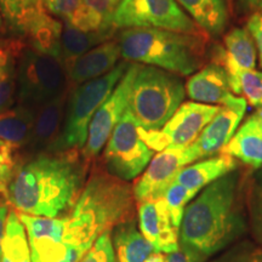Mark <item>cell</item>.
<instances>
[{
	"label": "cell",
	"mask_w": 262,
	"mask_h": 262,
	"mask_svg": "<svg viewBox=\"0 0 262 262\" xmlns=\"http://www.w3.org/2000/svg\"><path fill=\"white\" fill-rule=\"evenodd\" d=\"M86 163L75 150L37 153L17 165L6 196L19 214L68 215L85 186Z\"/></svg>",
	"instance_id": "1"
},
{
	"label": "cell",
	"mask_w": 262,
	"mask_h": 262,
	"mask_svg": "<svg viewBox=\"0 0 262 262\" xmlns=\"http://www.w3.org/2000/svg\"><path fill=\"white\" fill-rule=\"evenodd\" d=\"M241 175L235 170L202 189L186 206L180 244L206 260L242 241L248 222L238 204Z\"/></svg>",
	"instance_id": "2"
},
{
	"label": "cell",
	"mask_w": 262,
	"mask_h": 262,
	"mask_svg": "<svg viewBox=\"0 0 262 262\" xmlns=\"http://www.w3.org/2000/svg\"><path fill=\"white\" fill-rule=\"evenodd\" d=\"M135 202L129 183L95 169L73 209L64 216L63 243L86 254L103 233L133 219Z\"/></svg>",
	"instance_id": "3"
},
{
	"label": "cell",
	"mask_w": 262,
	"mask_h": 262,
	"mask_svg": "<svg viewBox=\"0 0 262 262\" xmlns=\"http://www.w3.org/2000/svg\"><path fill=\"white\" fill-rule=\"evenodd\" d=\"M118 44L125 61L180 75L194 73L202 66L204 55L202 35L157 28L123 29Z\"/></svg>",
	"instance_id": "4"
},
{
	"label": "cell",
	"mask_w": 262,
	"mask_h": 262,
	"mask_svg": "<svg viewBox=\"0 0 262 262\" xmlns=\"http://www.w3.org/2000/svg\"><path fill=\"white\" fill-rule=\"evenodd\" d=\"M185 96L186 86L178 75L139 64L131 85L127 111L139 127L159 130L179 110Z\"/></svg>",
	"instance_id": "5"
},
{
	"label": "cell",
	"mask_w": 262,
	"mask_h": 262,
	"mask_svg": "<svg viewBox=\"0 0 262 262\" xmlns=\"http://www.w3.org/2000/svg\"><path fill=\"white\" fill-rule=\"evenodd\" d=\"M129 67L127 61H123L103 77L79 84L70 90L60 135L49 152L84 148L91 119L113 93Z\"/></svg>",
	"instance_id": "6"
},
{
	"label": "cell",
	"mask_w": 262,
	"mask_h": 262,
	"mask_svg": "<svg viewBox=\"0 0 262 262\" xmlns=\"http://www.w3.org/2000/svg\"><path fill=\"white\" fill-rule=\"evenodd\" d=\"M16 102L38 110L68 90V78L60 58L24 49L17 58Z\"/></svg>",
	"instance_id": "7"
},
{
	"label": "cell",
	"mask_w": 262,
	"mask_h": 262,
	"mask_svg": "<svg viewBox=\"0 0 262 262\" xmlns=\"http://www.w3.org/2000/svg\"><path fill=\"white\" fill-rule=\"evenodd\" d=\"M114 28H157L203 35L176 0H122L113 15Z\"/></svg>",
	"instance_id": "8"
},
{
	"label": "cell",
	"mask_w": 262,
	"mask_h": 262,
	"mask_svg": "<svg viewBox=\"0 0 262 262\" xmlns=\"http://www.w3.org/2000/svg\"><path fill=\"white\" fill-rule=\"evenodd\" d=\"M153 157L155 152L140 137L139 125L126 108L106 143V171L122 181H131L142 175Z\"/></svg>",
	"instance_id": "9"
},
{
	"label": "cell",
	"mask_w": 262,
	"mask_h": 262,
	"mask_svg": "<svg viewBox=\"0 0 262 262\" xmlns=\"http://www.w3.org/2000/svg\"><path fill=\"white\" fill-rule=\"evenodd\" d=\"M221 107L193 101L185 102L162 129L145 130L139 127V135L153 152H162L166 148H186L195 142Z\"/></svg>",
	"instance_id": "10"
},
{
	"label": "cell",
	"mask_w": 262,
	"mask_h": 262,
	"mask_svg": "<svg viewBox=\"0 0 262 262\" xmlns=\"http://www.w3.org/2000/svg\"><path fill=\"white\" fill-rule=\"evenodd\" d=\"M139 63L130 66L119 83L110 95V97L102 103V106L95 113L88 130V139L84 148L81 149V157L85 163L96 158L110 139L111 134L120 122L127 106L129 97Z\"/></svg>",
	"instance_id": "11"
},
{
	"label": "cell",
	"mask_w": 262,
	"mask_h": 262,
	"mask_svg": "<svg viewBox=\"0 0 262 262\" xmlns=\"http://www.w3.org/2000/svg\"><path fill=\"white\" fill-rule=\"evenodd\" d=\"M198 160L192 146L186 148H166L158 152L134 185L135 201L142 203L163 198L166 189L175 182L179 172Z\"/></svg>",
	"instance_id": "12"
},
{
	"label": "cell",
	"mask_w": 262,
	"mask_h": 262,
	"mask_svg": "<svg viewBox=\"0 0 262 262\" xmlns=\"http://www.w3.org/2000/svg\"><path fill=\"white\" fill-rule=\"evenodd\" d=\"M247 111V101L238 97L233 103L221 107L219 113L212 118L192 143L198 159H205L220 155L221 150L231 141Z\"/></svg>",
	"instance_id": "13"
},
{
	"label": "cell",
	"mask_w": 262,
	"mask_h": 262,
	"mask_svg": "<svg viewBox=\"0 0 262 262\" xmlns=\"http://www.w3.org/2000/svg\"><path fill=\"white\" fill-rule=\"evenodd\" d=\"M139 228L155 251L170 254L179 249V231L172 225L163 198L139 203Z\"/></svg>",
	"instance_id": "14"
},
{
	"label": "cell",
	"mask_w": 262,
	"mask_h": 262,
	"mask_svg": "<svg viewBox=\"0 0 262 262\" xmlns=\"http://www.w3.org/2000/svg\"><path fill=\"white\" fill-rule=\"evenodd\" d=\"M225 49L220 50L219 64L224 67L228 77L231 91L241 95L239 77L244 71L255 70L257 51L247 29L234 28L225 35Z\"/></svg>",
	"instance_id": "15"
},
{
	"label": "cell",
	"mask_w": 262,
	"mask_h": 262,
	"mask_svg": "<svg viewBox=\"0 0 262 262\" xmlns=\"http://www.w3.org/2000/svg\"><path fill=\"white\" fill-rule=\"evenodd\" d=\"M185 86L193 102L224 107L238 98L231 91L227 73L217 62L206 64L193 74Z\"/></svg>",
	"instance_id": "16"
},
{
	"label": "cell",
	"mask_w": 262,
	"mask_h": 262,
	"mask_svg": "<svg viewBox=\"0 0 262 262\" xmlns=\"http://www.w3.org/2000/svg\"><path fill=\"white\" fill-rule=\"evenodd\" d=\"M120 56L122 54L118 41L108 40L79 57L63 62V66L68 80L72 84L79 85L110 73L117 66Z\"/></svg>",
	"instance_id": "17"
},
{
	"label": "cell",
	"mask_w": 262,
	"mask_h": 262,
	"mask_svg": "<svg viewBox=\"0 0 262 262\" xmlns=\"http://www.w3.org/2000/svg\"><path fill=\"white\" fill-rule=\"evenodd\" d=\"M68 93L70 89L37 110L28 146L33 152H35V155L49 152L60 135L64 119Z\"/></svg>",
	"instance_id": "18"
},
{
	"label": "cell",
	"mask_w": 262,
	"mask_h": 262,
	"mask_svg": "<svg viewBox=\"0 0 262 262\" xmlns=\"http://www.w3.org/2000/svg\"><path fill=\"white\" fill-rule=\"evenodd\" d=\"M238 169V162L233 157L217 155L185 166L179 172L175 182L182 185L196 195L212 182Z\"/></svg>",
	"instance_id": "19"
},
{
	"label": "cell",
	"mask_w": 262,
	"mask_h": 262,
	"mask_svg": "<svg viewBox=\"0 0 262 262\" xmlns=\"http://www.w3.org/2000/svg\"><path fill=\"white\" fill-rule=\"evenodd\" d=\"M62 29L63 22L42 9L28 19L22 35L27 38L33 50L61 60Z\"/></svg>",
	"instance_id": "20"
},
{
	"label": "cell",
	"mask_w": 262,
	"mask_h": 262,
	"mask_svg": "<svg viewBox=\"0 0 262 262\" xmlns=\"http://www.w3.org/2000/svg\"><path fill=\"white\" fill-rule=\"evenodd\" d=\"M221 153L233 157L255 170L262 168V131L256 114L249 117L238 127Z\"/></svg>",
	"instance_id": "21"
},
{
	"label": "cell",
	"mask_w": 262,
	"mask_h": 262,
	"mask_svg": "<svg viewBox=\"0 0 262 262\" xmlns=\"http://www.w3.org/2000/svg\"><path fill=\"white\" fill-rule=\"evenodd\" d=\"M37 110L16 102L0 113V142L16 150L29 146Z\"/></svg>",
	"instance_id": "22"
},
{
	"label": "cell",
	"mask_w": 262,
	"mask_h": 262,
	"mask_svg": "<svg viewBox=\"0 0 262 262\" xmlns=\"http://www.w3.org/2000/svg\"><path fill=\"white\" fill-rule=\"evenodd\" d=\"M117 262H145L155 249L143 237L134 219L117 225L111 232Z\"/></svg>",
	"instance_id": "23"
},
{
	"label": "cell",
	"mask_w": 262,
	"mask_h": 262,
	"mask_svg": "<svg viewBox=\"0 0 262 262\" xmlns=\"http://www.w3.org/2000/svg\"><path fill=\"white\" fill-rule=\"evenodd\" d=\"M194 24L212 37L225 32L228 24V8L226 0H176Z\"/></svg>",
	"instance_id": "24"
},
{
	"label": "cell",
	"mask_w": 262,
	"mask_h": 262,
	"mask_svg": "<svg viewBox=\"0 0 262 262\" xmlns=\"http://www.w3.org/2000/svg\"><path fill=\"white\" fill-rule=\"evenodd\" d=\"M116 9L114 0H81L77 12L68 22L81 31L114 34L113 15Z\"/></svg>",
	"instance_id": "25"
},
{
	"label": "cell",
	"mask_w": 262,
	"mask_h": 262,
	"mask_svg": "<svg viewBox=\"0 0 262 262\" xmlns=\"http://www.w3.org/2000/svg\"><path fill=\"white\" fill-rule=\"evenodd\" d=\"M112 33L86 32L72 26L70 22H63L61 38V61L67 62L86 54L102 42L111 40Z\"/></svg>",
	"instance_id": "26"
},
{
	"label": "cell",
	"mask_w": 262,
	"mask_h": 262,
	"mask_svg": "<svg viewBox=\"0 0 262 262\" xmlns=\"http://www.w3.org/2000/svg\"><path fill=\"white\" fill-rule=\"evenodd\" d=\"M2 262H32L27 232L19 216L10 210L2 243Z\"/></svg>",
	"instance_id": "27"
},
{
	"label": "cell",
	"mask_w": 262,
	"mask_h": 262,
	"mask_svg": "<svg viewBox=\"0 0 262 262\" xmlns=\"http://www.w3.org/2000/svg\"><path fill=\"white\" fill-rule=\"evenodd\" d=\"M18 55L12 45H0V113L16 103Z\"/></svg>",
	"instance_id": "28"
},
{
	"label": "cell",
	"mask_w": 262,
	"mask_h": 262,
	"mask_svg": "<svg viewBox=\"0 0 262 262\" xmlns=\"http://www.w3.org/2000/svg\"><path fill=\"white\" fill-rule=\"evenodd\" d=\"M42 9L40 0H0L2 17L18 34H22L28 19Z\"/></svg>",
	"instance_id": "29"
},
{
	"label": "cell",
	"mask_w": 262,
	"mask_h": 262,
	"mask_svg": "<svg viewBox=\"0 0 262 262\" xmlns=\"http://www.w3.org/2000/svg\"><path fill=\"white\" fill-rule=\"evenodd\" d=\"M206 262H262V248L255 242L239 241Z\"/></svg>",
	"instance_id": "30"
},
{
	"label": "cell",
	"mask_w": 262,
	"mask_h": 262,
	"mask_svg": "<svg viewBox=\"0 0 262 262\" xmlns=\"http://www.w3.org/2000/svg\"><path fill=\"white\" fill-rule=\"evenodd\" d=\"M194 196V193L188 191L187 188L183 187L182 185H180L178 182L171 183L170 187L166 189L163 199L169 210L172 225L178 229H180V226H181L183 212H185L186 206L188 205V203L191 202Z\"/></svg>",
	"instance_id": "31"
},
{
	"label": "cell",
	"mask_w": 262,
	"mask_h": 262,
	"mask_svg": "<svg viewBox=\"0 0 262 262\" xmlns=\"http://www.w3.org/2000/svg\"><path fill=\"white\" fill-rule=\"evenodd\" d=\"M248 226L255 243L262 248V189L256 183H251L247 195Z\"/></svg>",
	"instance_id": "32"
},
{
	"label": "cell",
	"mask_w": 262,
	"mask_h": 262,
	"mask_svg": "<svg viewBox=\"0 0 262 262\" xmlns=\"http://www.w3.org/2000/svg\"><path fill=\"white\" fill-rule=\"evenodd\" d=\"M241 95L251 107H262V71H244L239 77Z\"/></svg>",
	"instance_id": "33"
},
{
	"label": "cell",
	"mask_w": 262,
	"mask_h": 262,
	"mask_svg": "<svg viewBox=\"0 0 262 262\" xmlns=\"http://www.w3.org/2000/svg\"><path fill=\"white\" fill-rule=\"evenodd\" d=\"M111 232L101 235L79 262H117Z\"/></svg>",
	"instance_id": "34"
},
{
	"label": "cell",
	"mask_w": 262,
	"mask_h": 262,
	"mask_svg": "<svg viewBox=\"0 0 262 262\" xmlns=\"http://www.w3.org/2000/svg\"><path fill=\"white\" fill-rule=\"evenodd\" d=\"M15 150L0 142V193L6 194L9 183L18 164L16 163Z\"/></svg>",
	"instance_id": "35"
},
{
	"label": "cell",
	"mask_w": 262,
	"mask_h": 262,
	"mask_svg": "<svg viewBox=\"0 0 262 262\" xmlns=\"http://www.w3.org/2000/svg\"><path fill=\"white\" fill-rule=\"evenodd\" d=\"M42 8L49 14L63 22L71 21L81 4V0H40Z\"/></svg>",
	"instance_id": "36"
},
{
	"label": "cell",
	"mask_w": 262,
	"mask_h": 262,
	"mask_svg": "<svg viewBox=\"0 0 262 262\" xmlns=\"http://www.w3.org/2000/svg\"><path fill=\"white\" fill-rule=\"evenodd\" d=\"M247 31L253 38L258 55V61L262 67V12H255L250 16L247 22Z\"/></svg>",
	"instance_id": "37"
},
{
	"label": "cell",
	"mask_w": 262,
	"mask_h": 262,
	"mask_svg": "<svg viewBox=\"0 0 262 262\" xmlns=\"http://www.w3.org/2000/svg\"><path fill=\"white\" fill-rule=\"evenodd\" d=\"M208 260L193 249L180 244L179 249L166 254V262H206Z\"/></svg>",
	"instance_id": "38"
},
{
	"label": "cell",
	"mask_w": 262,
	"mask_h": 262,
	"mask_svg": "<svg viewBox=\"0 0 262 262\" xmlns=\"http://www.w3.org/2000/svg\"><path fill=\"white\" fill-rule=\"evenodd\" d=\"M9 212H10V209L8 204L2 203V204H0V262H2V243H3V239H4L5 226H6V220H8Z\"/></svg>",
	"instance_id": "39"
},
{
	"label": "cell",
	"mask_w": 262,
	"mask_h": 262,
	"mask_svg": "<svg viewBox=\"0 0 262 262\" xmlns=\"http://www.w3.org/2000/svg\"><path fill=\"white\" fill-rule=\"evenodd\" d=\"M241 4L247 10L262 12V0H241Z\"/></svg>",
	"instance_id": "40"
},
{
	"label": "cell",
	"mask_w": 262,
	"mask_h": 262,
	"mask_svg": "<svg viewBox=\"0 0 262 262\" xmlns=\"http://www.w3.org/2000/svg\"><path fill=\"white\" fill-rule=\"evenodd\" d=\"M145 262H166V254L155 251L146 258Z\"/></svg>",
	"instance_id": "41"
},
{
	"label": "cell",
	"mask_w": 262,
	"mask_h": 262,
	"mask_svg": "<svg viewBox=\"0 0 262 262\" xmlns=\"http://www.w3.org/2000/svg\"><path fill=\"white\" fill-rule=\"evenodd\" d=\"M254 182L262 189V168L257 169L256 171L254 172Z\"/></svg>",
	"instance_id": "42"
},
{
	"label": "cell",
	"mask_w": 262,
	"mask_h": 262,
	"mask_svg": "<svg viewBox=\"0 0 262 262\" xmlns=\"http://www.w3.org/2000/svg\"><path fill=\"white\" fill-rule=\"evenodd\" d=\"M255 114H256V117H257V119H258V124H260V127H261V131H262V107L258 108L257 112L255 113Z\"/></svg>",
	"instance_id": "43"
},
{
	"label": "cell",
	"mask_w": 262,
	"mask_h": 262,
	"mask_svg": "<svg viewBox=\"0 0 262 262\" xmlns=\"http://www.w3.org/2000/svg\"><path fill=\"white\" fill-rule=\"evenodd\" d=\"M3 27V17H2V14H0V28Z\"/></svg>",
	"instance_id": "44"
},
{
	"label": "cell",
	"mask_w": 262,
	"mask_h": 262,
	"mask_svg": "<svg viewBox=\"0 0 262 262\" xmlns=\"http://www.w3.org/2000/svg\"><path fill=\"white\" fill-rule=\"evenodd\" d=\"M114 2H116V4H117V6H118V5H119V3L122 2V0H114Z\"/></svg>",
	"instance_id": "45"
}]
</instances>
